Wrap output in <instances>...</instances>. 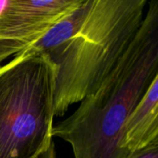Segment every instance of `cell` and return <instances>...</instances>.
Here are the masks:
<instances>
[{
    "instance_id": "1",
    "label": "cell",
    "mask_w": 158,
    "mask_h": 158,
    "mask_svg": "<svg viewBox=\"0 0 158 158\" xmlns=\"http://www.w3.org/2000/svg\"><path fill=\"white\" fill-rule=\"evenodd\" d=\"M158 76V1H148L134 39L100 87L53 128L74 158H125L119 147L123 125Z\"/></svg>"
},
{
    "instance_id": "2",
    "label": "cell",
    "mask_w": 158,
    "mask_h": 158,
    "mask_svg": "<svg viewBox=\"0 0 158 158\" xmlns=\"http://www.w3.org/2000/svg\"><path fill=\"white\" fill-rule=\"evenodd\" d=\"M147 0H92L78 31L51 57L57 67L54 115L94 93L134 39Z\"/></svg>"
},
{
    "instance_id": "3",
    "label": "cell",
    "mask_w": 158,
    "mask_h": 158,
    "mask_svg": "<svg viewBox=\"0 0 158 158\" xmlns=\"http://www.w3.org/2000/svg\"><path fill=\"white\" fill-rule=\"evenodd\" d=\"M56 71L27 50L0 65V158H39L54 143Z\"/></svg>"
},
{
    "instance_id": "4",
    "label": "cell",
    "mask_w": 158,
    "mask_h": 158,
    "mask_svg": "<svg viewBox=\"0 0 158 158\" xmlns=\"http://www.w3.org/2000/svg\"><path fill=\"white\" fill-rule=\"evenodd\" d=\"M82 0H8L0 13V65L41 39Z\"/></svg>"
},
{
    "instance_id": "5",
    "label": "cell",
    "mask_w": 158,
    "mask_h": 158,
    "mask_svg": "<svg viewBox=\"0 0 158 158\" xmlns=\"http://www.w3.org/2000/svg\"><path fill=\"white\" fill-rule=\"evenodd\" d=\"M158 143V76L125 121L119 147L134 153Z\"/></svg>"
},
{
    "instance_id": "6",
    "label": "cell",
    "mask_w": 158,
    "mask_h": 158,
    "mask_svg": "<svg viewBox=\"0 0 158 158\" xmlns=\"http://www.w3.org/2000/svg\"><path fill=\"white\" fill-rule=\"evenodd\" d=\"M92 0H82L75 9L63 17L41 39L25 50L31 54H48L52 56L78 31L87 15Z\"/></svg>"
},
{
    "instance_id": "7",
    "label": "cell",
    "mask_w": 158,
    "mask_h": 158,
    "mask_svg": "<svg viewBox=\"0 0 158 158\" xmlns=\"http://www.w3.org/2000/svg\"><path fill=\"white\" fill-rule=\"evenodd\" d=\"M125 158H158V143L134 153H130Z\"/></svg>"
},
{
    "instance_id": "8",
    "label": "cell",
    "mask_w": 158,
    "mask_h": 158,
    "mask_svg": "<svg viewBox=\"0 0 158 158\" xmlns=\"http://www.w3.org/2000/svg\"><path fill=\"white\" fill-rule=\"evenodd\" d=\"M39 158H56V149H55V144L53 143L49 149L44 153Z\"/></svg>"
},
{
    "instance_id": "9",
    "label": "cell",
    "mask_w": 158,
    "mask_h": 158,
    "mask_svg": "<svg viewBox=\"0 0 158 158\" xmlns=\"http://www.w3.org/2000/svg\"><path fill=\"white\" fill-rule=\"evenodd\" d=\"M7 3H8V0H0V13L4 10Z\"/></svg>"
}]
</instances>
